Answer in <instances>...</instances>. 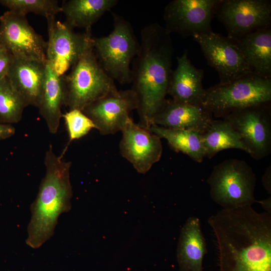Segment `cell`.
<instances>
[{
  "label": "cell",
  "instance_id": "obj_1",
  "mask_svg": "<svg viewBox=\"0 0 271 271\" xmlns=\"http://www.w3.org/2000/svg\"><path fill=\"white\" fill-rule=\"evenodd\" d=\"M171 34L158 23L144 27L131 69V89L138 97L141 126L149 129L166 100L174 54Z\"/></svg>",
  "mask_w": 271,
  "mask_h": 271
},
{
  "label": "cell",
  "instance_id": "obj_2",
  "mask_svg": "<svg viewBox=\"0 0 271 271\" xmlns=\"http://www.w3.org/2000/svg\"><path fill=\"white\" fill-rule=\"evenodd\" d=\"M54 152L52 145L46 152L45 174L38 194L31 205V216L26 243L40 248L53 235L59 216L71 208L72 188L70 180L72 163Z\"/></svg>",
  "mask_w": 271,
  "mask_h": 271
},
{
  "label": "cell",
  "instance_id": "obj_3",
  "mask_svg": "<svg viewBox=\"0 0 271 271\" xmlns=\"http://www.w3.org/2000/svg\"><path fill=\"white\" fill-rule=\"evenodd\" d=\"M113 28L106 36L92 37V45L96 57L107 74L114 81L131 83V62L139 43L129 22L112 13Z\"/></svg>",
  "mask_w": 271,
  "mask_h": 271
},
{
  "label": "cell",
  "instance_id": "obj_4",
  "mask_svg": "<svg viewBox=\"0 0 271 271\" xmlns=\"http://www.w3.org/2000/svg\"><path fill=\"white\" fill-rule=\"evenodd\" d=\"M270 101L271 78L251 73L206 89L202 106L214 117L223 118L231 112Z\"/></svg>",
  "mask_w": 271,
  "mask_h": 271
},
{
  "label": "cell",
  "instance_id": "obj_5",
  "mask_svg": "<svg viewBox=\"0 0 271 271\" xmlns=\"http://www.w3.org/2000/svg\"><path fill=\"white\" fill-rule=\"evenodd\" d=\"M212 200L222 209L252 206L256 178L244 161L226 159L215 166L207 180Z\"/></svg>",
  "mask_w": 271,
  "mask_h": 271
},
{
  "label": "cell",
  "instance_id": "obj_6",
  "mask_svg": "<svg viewBox=\"0 0 271 271\" xmlns=\"http://www.w3.org/2000/svg\"><path fill=\"white\" fill-rule=\"evenodd\" d=\"M63 78L64 105L69 110L82 111L91 103L117 90L114 81L99 63L92 45Z\"/></svg>",
  "mask_w": 271,
  "mask_h": 271
},
{
  "label": "cell",
  "instance_id": "obj_7",
  "mask_svg": "<svg viewBox=\"0 0 271 271\" xmlns=\"http://www.w3.org/2000/svg\"><path fill=\"white\" fill-rule=\"evenodd\" d=\"M48 41L46 50L47 62L59 76L74 65L92 46L91 32L79 33L65 22L47 18Z\"/></svg>",
  "mask_w": 271,
  "mask_h": 271
},
{
  "label": "cell",
  "instance_id": "obj_8",
  "mask_svg": "<svg viewBox=\"0 0 271 271\" xmlns=\"http://www.w3.org/2000/svg\"><path fill=\"white\" fill-rule=\"evenodd\" d=\"M214 17L234 41L254 31L271 26L270 0H220Z\"/></svg>",
  "mask_w": 271,
  "mask_h": 271
},
{
  "label": "cell",
  "instance_id": "obj_9",
  "mask_svg": "<svg viewBox=\"0 0 271 271\" xmlns=\"http://www.w3.org/2000/svg\"><path fill=\"white\" fill-rule=\"evenodd\" d=\"M239 134L248 154L256 160L271 152L270 103L231 112L223 118Z\"/></svg>",
  "mask_w": 271,
  "mask_h": 271
},
{
  "label": "cell",
  "instance_id": "obj_10",
  "mask_svg": "<svg viewBox=\"0 0 271 271\" xmlns=\"http://www.w3.org/2000/svg\"><path fill=\"white\" fill-rule=\"evenodd\" d=\"M192 38L200 46L208 64L217 72L219 83L253 73L235 41L227 36L212 31Z\"/></svg>",
  "mask_w": 271,
  "mask_h": 271
},
{
  "label": "cell",
  "instance_id": "obj_11",
  "mask_svg": "<svg viewBox=\"0 0 271 271\" xmlns=\"http://www.w3.org/2000/svg\"><path fill=\"white\" fill-rule=\"evenodd\" d=\"M220 0H173L166 6L165 29L187 38L213 31L211 23Z\"/></svg>",
  "mask_w": 271,
  "mask_h": 271
},
{
  "label": "cell",
  "instance_id": "obj_12",
  "mask_svg": "<svg viewBox=\"0 0 271 271\" xmlns=\"http://www.w3.org/2000/svg\"><path fill=\"white\" fill-rule=\"evenodd\" d=\"M0 44L15 57L47 62V42L29 24L26 16L10 11L1 16Z\"/></svg>",
  "mask_w": 271,
  "mask_h": 271
},
{
  "label": "cell",
  "instance_id": "obj_13",
  "mask_svg": "<svg viewBox=\"0 0 271 271\" xmlns=\"http://www.w3.org/2000/svg\"><path fill=\"white\" fill-rule=\"evenodd\" d=\"M137 94L131 88L118 89L94 101L82 111L94 123L102 135L121 131L130 117V112L138 107Z\"/></svg>",
  "mask_w": 271,
  "mask_h": 271
},
{
  "label": "cell",
  "instance_id": "obj_14",
  "mask_svg": "<svg viewBox=\"0 0 271 271\" xmlns=\"http://www.w3.org/2000/svg\"><path fill=\"white\" fill-rule=\"evenodd\" d=\"M121 131L120 154L138 172L146 173L161 159L163 152L161 139L136 124L131 118Z\"/></svg>",
  "mask_w": 271,
  "mask_h": 271
},
{
  "label": "cell",
  "instance_id": "obj_15",
  "mask_svg": "<svg viewBox=\"0 0 271 271\" xmlns=\"http://www.w3.org/2000/svg\"><path fill=\"white\" fill-rule=\"evenodd\" d=\"M211 112L202 105L166 99L154 116L153 124L174 129L192 130L204 133L213 120Z\"/></svg>",
  "mask_w": 271,
  "mask_h": 271
},
{
  "label": "cell",
  "instance_id": "obj_16",
  "mask_svg": "<svg viewBox=\"0 0 271 271\" xmlns=\"http://www.w3.org/2000/svg\"><path fill=\"white\" fill-rule=\"evenodd\" d=\"M188 54L185 50L177 57V67L172 72L167 94L178 102L202 105L206 92L202 85L204 71L192 64Z\"/></svg>",
  "mask_w": 271,
  "mask_h": 271
},
{
  "label": "cell",
  "instance_id": "obj_17",
  "mask_svg": "<svg viewBox=\"0 0 271 271\" xmlns=\"http://www.w3.org/2000/svg\"><path fill=\"white\" fill-rule=\"evenodd\" d=\"M46 63L13 56L7 77L28 106H38L45 80Z\"/></svg>",
  "mask_w": 271,
  "mask_h": 271
},
{
  "label": "cell",
  "instance_id": "obj_18",
  "mask_svg": "<svg viewBox=\"0 0 271 271\" xmlns=\"http://www.w3.org/2000/svg\"><path fill=\"white\" fill-rule=\"evenodd\" d=\"M207 252L200 219L191 216L181 230L178 243L177 258L179 271H203V260Z\"/></svg>",
  "mask_w": 271,
  "mask_h": 271
},
{
  "label": "cell",
  "instance_id": "obj_19",
  "mask_svg": "<svg viewBox=\"0 0 271 271\" xmlns=\"http://www.w3.org/2000/svg\"><path fill=\"white\" fill-rule=\"evenodd\" d=\"M234 41L252 73L271 78V26L252 32Z\"/></svg>",
  "mask_w": 271,
  "mask_h": 271
},
{
  "label": "cell",
  "instance_id": "obj_20",
  "mask_svg": "<svg viewBox=\"0 0 271 271\" xmlns=\"http://www.w3.org/2000/svg\"><path fill=\"white\" fill-rule=\"evenodd\" d=\"M65 97L63 76H58L47 61L45 80L37 108L52 134L58 131L62 117L61 107L64 105Z\"/></svg>",
  "mask_w": 271,
  "mask_h": 271
},
{
  "label": "cell",
  "instance_id": "obj_21",
  "mask_svg": "<svg viewBox=\"0 0 271 271\" xmlns=\"http://www.w3.org/2000/svg\"><path fill=\"white\" fill-rule=\"evenodd\" d=\"M117 3V0H70L63 2L61 12L65 17L64 22L70 27L91 32L92 25Z\"/></svg>",
  "mask_w": 271,
  "mask_h": 271
},
{
  "label": "cell",
  "instance_id": "obj_22",
  "mask_svg": "<svg viewBox=\"0 0 271 271\" xmlns=\"http://www.w3.org/2000/svg\"><path fill=\"white\" fill-rule=\"evenodd\" d=\"M161 139H165L176 152H181L192 160L201 163L206 157L202 133L187 129H174L152 125L148 129Z\"/></svg>",
  "mask_w": 271,
  "mask_h": 271
},
{
  "label": "cell",
  "instance_id": "obj_23",
  "mask_svg": "<svg viewBox=\"0 0 271 271\" xmlns=\"http://www.w3.org/2000/svg\"><path fill=\"white\" fill-rule=\"evenodd\" d=\"M202 136L206 157L208 158L228 149H239L249 153L238 132L223 119H213Z\"/></svg>",
  "mask_w": 271,
  "mask_h": 271
},
{
  "label": "cell",
  "instance_id": "obj_24",
  "mask_svg": "<svg viewBox=\"0 0 271 271\" xmlns=\"http://www.w3.org/2000/svg\"><path fill=\"white\" fill-rule=\"evenodd\" d=\"M28 106L6 77L0 80V123H18Z\"/></svg>",
  "mask_w": 271,
  "mask_h": 271
},
{
  "label": "cell",
  "instance_id": "obj_25",
  "mask_svg": "<svg viewBox=\"0 0 271 271\" xmlns=\"http://www.w3.org/2000/svg\"><path fill=\"white\" fill-rule=\"evenodd\" d=\"M0 4L8 11L26 16L33 13L47 19L61 12V7L56 0H0Z\"/></svg>",
  "mask_w": 271,
  "mask_h": 271
},
{
  "label": "cell",
  "instance_id": "obj_26",
  "mask_svg": "<svg viewBox=\"0 0 271 271\" xmlns=\"http://www.w3.org/2000/svg\"><path fill=\"white\" fill-rule=\"evenodd\" d=\"M68 133L69 143L86 135L92 129L96 128L93 121L81 110H69L62 115Z\"/></svg>",
  "mask_w": 271,
  "mask_h": 271
},
{
  "label": "cell",
  "instance_id": "obj_27",
  "mask_svg": "<svg viewBox=\"0 0 271 271\" xmlns=\"http://www.w3.org/2000/svg\"><path fill=\"white\" fill-rule=\"evenodd\" d=\"M13 58L11 53L0 44V80L7 77Z\"/></svg>",
  "mask_w": 271,
  "mask_h": 271
},
{
  "label": "cell",
  "instance_id": "obj_28",
  "mask_svg": "<svg viewBox=\"0 0 271 271\" xmlns=\"http://www.w3.org/2000/svg\"><path fill=\"white\" fill-rule=\"evenodd\" d=\"M16 129L13 125L0 123V140L8 139L13 136Z\"/></svg>",
  "mask_w": 271,
  "mask_h": 271
},
{
  "label": "cell",
  "instance_id": "obj_29",
  "mask_svg": "<svg viewBox=\"0 0 271 271\" xmlns=\"http://www.w3.org/2000/svg\"><path fill=\"white\" fill-rule=\"evenodd\" d=\"M262 185L268 194H271V167L268 166L261 178Z\"/></svg>",
  "mask_w": 271,
  "mask_h": 271
},
{
  "label": "cell",
  "instance_id": "obj_30",
  "mask_svg": "<svg viewBox=\"0 0 271 271\" xmlns=\"http://www.w3.org/2000/svg\"><path fill=\"white\" fill-rule=\"evenodd\" d=\"M265 210V212L271 214V197L261 200H255Z\"/></svg>",
  "mask_w": 271,
  "mask_h": 271
}]
</instances>
